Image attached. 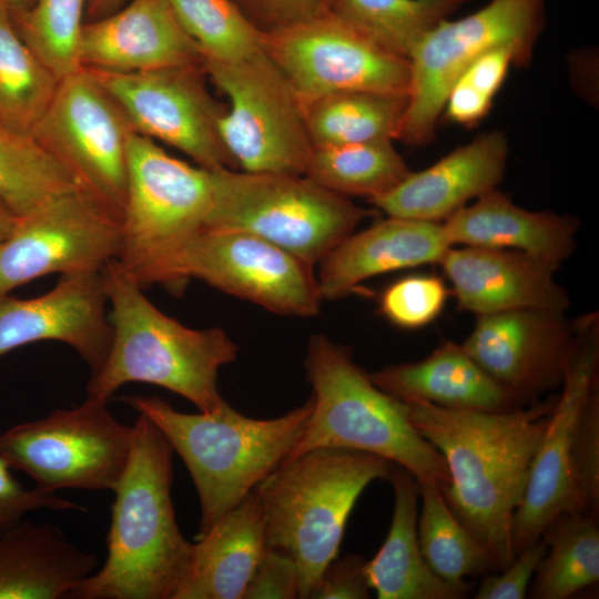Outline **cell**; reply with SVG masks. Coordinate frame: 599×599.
<instances>
[{"label": "cell", "mask_w": 599, "mask_h": 599, "mask_svg": "<svg viewBox=\"0 0 599 599\" xmlns=\"http://www.w3.org/2000/svg\"><path fill=\"white\" fill-rule=\"evenodd\" d=\"M556 399L507 412L400 400L413 427L445 459L450 483L441 493L447 505L489 551L497 571L515 558L512 518Z\"/></svg>", "instance_id": "cell-1"}, {"label": "cell", "mask_w": 599, "mask_h": 599, "mask_svg": "<svg viewBox=\"0 0 599 599\" xmlns=\"http://www.w3.org/2000/svg\"><path fill=\"white\" fill-rule=\"evenodd\" d=\"M125 468L113 488L108 555L70 593L73 599H174L192 546L176 522L171 498L173 448L139 414Z\"/></svg>", "instance_id": "cell-2"}, {"label": "cell", "mask_w": 599, "mask_h": 599, "mask_svg": "<svg viewBox=\"0 0 599 599\" xmlns=\"http://www.w3.org/2000/svg\"><path fill=\"white\" fill-rule=\"evenodd\" d=\"M111 307V344L87 395L106 402L124 384L146 383L175 393L202 413L226 402L217 387L221 367L235 361L237 345L219 327L195 329L161 312L118 260L102 270Z\"/></svg>", "instance_id": "cell-3"}, {"label": "cell", "mask_w": 599, "mask_h": 599, "mask_svg": "<svg viewBox=\"0 0 599 599\" xmlns=\"http://www.w3.org/2000/svg\"><path fill=\"white\" fill-rule=\"evenodd\" d=\"M122 400L150 418L184 461L201 507L196 537L288 458L313 408L311 397L283 416L254 419L227 403L216 413L186 414L159 396Z\"/></svg>", "instance_id": "cell-4"}, {"label": "cell", "mask_w": 599, "mask_h": 599, "mask_svg": "<svg viewBox=\"0 0 599 599\" xmlns=\"http://www.w3.org/2000/svg\"><path fill=\"white\" fill-rule=\"evenodd\" d=\"M395 464L374 454L316 448L284 461L255 488L266 548L296 564L300 598L308 599L337 557L348 516L365 488Z\"/></svg>", "instance_id": "cell-5"}, {"label": "cell", "mask_w": 599, "mask_h": 599, "mask_svg": "<svg viewBox=\"0 0 599 599\" xmlns=\"http://www.w3.org/2000/svg\"><path fill=\"white\" fill-rule=\"evenodd\" d=\"M304 365L313 408L286 460L316 448L352 449L378 455L441 491L449 485L440 453L413 427L402 402L356 365L348 347L314 335Z\"/></svg>", "instance_id": "cell-6"}, {"label": "cell", "mask_w": 599, "mask_h": 599, "mask_svg": "<svg viewBox=\"0 0 599 599\" xmlns=\"http://www.w3.org/2000/svg\"><path fill=\"white\" fill-rule=\"evenodd\" d=\"M126 171L118 261L145 288L160 284L176 253L207 230L213 176L212 170L179 160L136 132L129 140Z\"/></svg>", "instance_id": "cell-7"}, {"label": "cell", "mask_w": 599, "mask_h": 599, "mask_svg": "<svg viewBox=\"0 0 599 599\" xmlns=\"http://www.w3.org/2000/svg\"><path fill=\"white\" fill-rule=\"evenodd\" d=\"M207 230L255 234L313 266L374 212L306 175L212 170Z\"/></svg>", "instance_id": "cell-8"}, {"label": "cell", "mask_w": 599, "mask_h": 599, "mask_svg": "<svg viewBox=\"0 0 599 599\" xmlns=\"http://www.w3.org/2000/svg\"><path fill=\"white\" fill-rule=\"evenodd\" d=\"M546 0H491L458 20H443L427 32L408 57L407 108L398 134L405 143H427L435 133L448 91L476 59L512 48L527 64L545 24Z\"/></svg>", "instance_id": "cell-9"}, {"label": "cell", "mask_w": 599, "mask_h": 599, "mask_svg": "<svg viewBox=\"0 0 599 599\" xmlns=\"http://www.w3.org/2000/svg\"><path fill=\"white\" fill-rule=\"evenodd\" d=\"M229 99L219 132L236 167L305 175L313 145L302 103L265 50L234 62H204Z\"/></svg>", "instance_id": "cell-10"}, {"label": "cell", "mask_w": 599, "mask_h": 599, "mask_svg": "<svg viewBox=\"0 0 599 599\" xmlns=\"http://www.w3.org/2000/svg\"><path fill=\"white\" fill-rule=\"evenodd\" d=\"M106 404L87 395L75 408L14 425L0 435V456L45 491L113 490L130 455L133 428L118 422Z\"/></svg>", "instance_id": "cell-11"}, {"label": "cell", "mask_w": 599, "mask_h": 599, "mask_svg": "<svg viewBox=\"0 0 599 599\" xmlns=\"http://www.w3.org/2000/svg\"><path fill=\"white\" fill-rule=\"evenodd\" d=\"M190 278L281 315L315 316L323 301L313 266L244 231L199 233L171 260L160 284L181 290Z\"/></svg>", "instance_id": "cell-12"}, {"label": "cell", "mask_w": 599, "mask_h": 599, "mask_svg": "<svg viewBox=\"0 0 599 599\" xmlns=\"http://www.w3.org/2000/svg\"><path fill=\"white\" fill-rule=\"evenodd\" d=\"M133 132L118 102L81 68L59 80L30 135L121 219L126 197L128 144Z\"/></svg>", "instance_id": "cell-13"}, {"label": "cell", "mask_w": 599, "mask_h": 599, "mask_svg": "<svg viewBox=\"0 0 599 599\" xmlns=\"http://www.w3.org/2000/svg\"><path fill=\"white\" fill-rule=\"evenodd\" d=\"M263 44L301 103L341 91L408 94V58L329 10L264 34Z\"/></svg>", "instance_id": "cell-14"}, {"label": "cell", "mask_w": 599, "mask_h": 599, "mask_svg": "<svg viewBox=\"0 0 599 599\" xmlns=\"http://www.w3.org/2000/svg\"><path fill=\"white\" fill-rule=\"evenodd\" d=\"M121 219L84 189L18 217L0 244V295L38 277L100 272L121 250Z\"/></svg>", "instance_id": "cell-15"}, {"label": "cell", "mask_w": 599, "mask_h": 599, "mask_svg": "<svg viewBox=\"0 0 599 599\" xmlns=\"http://www.w3.org/2000/svg\"><path fill=\"white\" fill-rule=\"evenodd\" d=\"M87 70L118 102L134 132L180 150L207 170L236 167L219 132L227 106L207 91L204 65L142 72Z\"/></svg>", "instance_id": "cell-16"}, {"label": "cell", "mask_w": 599, "mask_h": 599, "mask_svg": "<svg viewBox=\"0 0 599 599\" xmlns=\"http://www.w3.org/2000/svg\"><path fill=\"white\" fill-rule=\"evenodd\" d=\"M595 326L593 317H587L579 325L561 392L531 461L525 494L511 524L515 556L538 541L556 517L575 511L572 427L580 407L598 387L599 352Z\"/></svg>", "instance_id": "cell-17"}, {"label": "cell", "mask_w": 599, "mask_h": 599, "mask_svg": "<svg viewBox=\"0 0 599 599\" xmlns=\"http://www.w3.org/2000/svg\"><path fill=\"white\" fill-rule=\"evenodd\" d=\"M562 312L520 308L478 315L461 344L468 355L524 404L560 386L572 357L579 323Z\"/></svg>", "instance_id": "cell-18"}, {"label": "cell", "mask_w": 599, "mask_h": 599, "mask_svg": "<svg viewBox=\"0 0 599 599\" xmlns=\"http://www.w3.org/2000/svg\"><path fill=\"white\" fill-rule=\"evenodd\" d=\"M102 271L61 275L49 292L32 298L0 295V356L40 341L71 346L97 373L111 344Z\"/></svg>", "instance_id": "cell-19"}, {"label": "cell", "mask_w": 599, "mask_h": 599, "mask_svg": "<svg viewBox=\"0 0 599 599\" xmlns=\"http://www.w3.org/2000/svg\"><path fill=\"white\" fill-rule=\"evenodd\" d=\"M79 61L82 68L110 72L204 65L199 45L166 0H130L84 23Z\"/></svg>", "instance_id": "cell-20"}, {"label": "cell", "mask_w": 599, "mask_h": 599, "mask_svg": "<svg viewBox=\"0 0 599 599\" xmlns=\"http://www.w3.org/2000/svg\"><path fill=\"white\" fill-rule=\"evenodd\" d=\"M438 264L459 307L478 315L520 308L564 312L569 306L555 280L558 266L519 251L450 246Z\"/></svg>", "instance_id": "cell-21"}, {"label": "cell", "mask_w": 599, "mask_h": 599, "mask_svg": "<svg viewBox=\"0 0 599 599\" xmlns=\"http://www.w3.org/2000/svg\"><path fill=\"white\" fill-rule=\"evenodd\" d=\"M507 158L505 134L487 132L432 166L410 171L393 190L370 202L388 216L440 223L468 200L496 189Z\"/></svg>", "instance_id": "cell-22"}, {"label": "cell", "mask_w": 599, "mask_h": 599, "mask_svg": "<svg viewBox=\"0 0 599 599\" xmlns=\"http://www.w3.org/2000/svg\"><path fill=\"white\" fill-rule=\"evenodd\" d=\"M450 246L439 222L388 216L351 234L319 262L321 297L335 301L353 293L370 277L438 264Z\"/></svg>", "instance_id": "cell-23"}, {"label": "cell", "mask_w": 599, "mask_h": 599, "mask_svg": "<svg viewBox=\"0 0 599 599\" xmlns=\"http://www.w3.org/2000/svg\"><path fill=\"white\" fill-rule=\"evenodd\" d=\"M99 567L51 524L21 520L0 532V599H60Z\"/></svg>", "instance_id": "cell-24"}, {"label": "cell", "mask_w": 599, "mask_h": 599, "mask_svg": "<svg viewBox=\"0 0 599 599\" xmlns=\"http://www.w3.org/2000/svg\"><path fill=\"white\" fill-rule=\"evenodd\" d=\"M392 397L423 400L458 410L507 412L525 404L486 373L455 343H445L426 358L388 365L368 374Z\"/></svg>", "instance_id": "cell-25"}, {"label": "cell", "mask_w": 599, "mask_h": 599, "mask_svg": "<svg viewBox=\"0 0 599 599\" xmlns=\"http://www.w3.org/2000/svg\"><path fill=\"white\" fill-rule=\"evenodd\" d=\"M441 224L451 246L515 250L558 267L572 253L578 230L575 219L525 210L496 189Z\"/></svg>", "instance_id": "cell-26"}, {"label": "cell", "mask_w": 599, "mask_h": 599, "mask_svg": "<svg viewBox=\"0 0 599 599\" xmlns=\"http://www.w3.org/2000/svg\"><path fill=\"white\" fill-rule=\"evenodd\" d=\"M265 550L264 519L253 490L196 537L174 599H243Z\"/></svg>", "instance_id": "cell-27"}, {"label": "cell", "mask_w": 599, "mask_h": 599, "mask_svg": "<svg viewBox=\"0 0 599 599\" xmlns=\"http://www.w3.org/2000/svg\"><path fill=\"white\" fill-rule=\"evenodd\" d=\"M394 489V510L388 534L377 554L366 561L370 589L378 599H460L469 582L450 583L435 575L425 561L417 536L416 479L395 465L388 478Z\"/></svg>", "instance_id": "cell-28"}, {"label": "cell", "mask_w": 599, "mask_h": 599, "mask_svg": "<svg viewBox=\"0 0 599 599\" xmlns=\"http://www.w3.org/2000/svg\"><path fill=\"white\" fill-rule=\"evenodd\" d=\"M313 148L398 138L407 95L341 91L302 103Z\"/></svg>", "instance_id": "cell-29"}, {"label": "cell", "mask_w": 599, "mask_h": 599, "mask_svg": "<svg viewBox=\"0 0 599 599\" xmlns=\"http://www.w3.org/2000/svg\"><path fill=\"white\" fill-rule=\"evenodd\" d=\"M541 538L547 551L531 580V598L567 599L598 582V512H564L549 522Z\"/></svg>", "instance_id": "cell-30"}, {"label": "cell", "mask_w": 599, "mask_h": 599, "mask_svg": "<svg viewBox=\"0 0 599 599\" xmlns=\"http://www.w3.org/2000/svg\"><path fill=\"white\" fill-rule=\"evenodd\" d=\"M392 141L313 148L305 175L332 192L364 196L370 202L410 173Z\"/></svg>", "instance_id": "cell-31"}, {"label": "cell", "mask_w": 599, "mask_h": 599, "mask_svg": "<svg viewBox=\"0 0 599 599\" xmlns=\"http://www.w3.org/2000/svg\"><path fill=\"white\" fill-rule=\"evenodd\" d=\"M417 483L422 499L417 536L432 571L450 583L497 571L489 551L460 522L447 505L441 489L429 481Z\"/></svg>", "instance_id": "cell-32"}, {"label": "cell", "mask_w": 599, "mask_h": 599, "mask_svg": "<svg viewBox=\"0 0 599 599\" xmlns=\"http://www.w3.org/2000/svg\"><path fill=\"white\" fill-rule=\"evenodd\" d=\"M77 189L83 187L30 134L0 124V200L17 217Z\"/></svg>", "instance_id": "cell-33"}, {"label": "cell", "mask_w": 599, "mask_h": 599, "mask_svg": "<svg viewBox=\"0 0 599 599\" xmlns=\"http://www.w3.org/2000/svg\"><path fill=\"white\" fill-rule=\"evenodd\" d=\"M59 83L18 33L11 13L0 8V124L30 134Z\"/></svg>", "instance_id": "cell-34"}, {"label": "cell", "mask_w": 599, "mask_h": 599, "mask_svg": "<svg viewBox=\"0 0 599 599\" xmlns=\"http://www.w3.org/2000/svg\"><path fill=\"white\" fill-rule=\"evenodd\" d=\"M470 0H328V10L408 58L423 37Z\"/></svg>", "instance_id": "cell-35"}, {"label": "cell", "mask_w": 599, "mask_h": 599, "mask_svg": "<svg viewBox=\"0 0 599 599\" xmlns=\"http://www.w3.org/2000/svg\"><path fill=\"white\" fill-rule=\"evenodd\" d=\"M204 62H234L264 50V33L232 0H166Z\"/></svg>", "instance_id": "cell-36"}, {"label": "cell", "mask_w": 599, "mask_h": 599, "mask_svg": "<svg viewBox=\"0 0 599 599\" xmlns=\"http://www.w3.org/2000/svg\"><path fill=\"white\" fill-rule=\"evenodd\" d=\"M84 13L85 0H35L11 16L21 39L61 80L82 68L79 42Z\"/></svg>", "instance_id": "cell-37"}, {"label": "cell", "mask_w": 599, "mask_h": 599, "mask_svg": "<svg viewBox=\"0 0 599 599\" xmlns=\"http://www.w3.org/2000/svg\"><path fill=\"white\" fill-rule=\"evenodd\" d=\"M447 288L433 275H410L389 284L379 298V312L392 324L417 329L433 322L447 301Z\"/></svg>", "instance_id": "cell-38"}, {"label": "cell", "mask_w": 599, "mask_h": 599, "mask_svg": "<svg viewBox=\"0 0 599 599\" xmlns=\"http://www.w3.org/2000/svg\"><path fill=\"white\" fill-rule=\"evenodd\" d=\"M572 487L575 511L599 508L598 387L580 407L572 427Z\"/></svg>", "instance_id": "cell-39"}, {"label": "cell", "mask_w": 599, "mask_h": 599, "mask_svg": "<svg viewBox=\"0 0 599 599\" xmlns=\"http://www.w3.org/2000/svg\"><path fill=\"white\" fill-rule=\"evenodd\" d=\"M38 509L87 510L55 493L37 487L26 488L12 476L11 467L0 456V532L23 520L28 512Z\"/></svg>", "instance_id": "cell-40"}, {"label": "cell", "mask_w": 599, "mask_h": 599, "mask_svg": "<svg viewBox=\"0 0 599 599\" xmlns=\"http://www.w3.org/2000/svg\"><path fill=\"white\" fill-rule=\"evenodd\" d=\"M547 551V545L540 538L535 544L518 552L504 569L487 572L481 579L475 599H524L531 580Z\"/></svg>", "instance_id": "cell-41"}, {"label": "cell", "mask_w": 599, "mask_h": 599, "mask_svg": "<svg viewBox=\"0 0 599 599\" xmlns=\"http://www.w3.org/2000/svg\"><path fill=\"white\" fill-rule=\"evenodd\" d=\"M262 33L294 26L328 10V0H232Z\"/></svg>", "instance_id": "cell-42"}, {"label": "cell", "mask_w": 599, "mask_h": 599, "mask_svg": "<svg viewBox=\"0 0 599 599\" xmlns=\"http://www.w3.org/2000/svg\"><path fill=\"white\" fill-rule=\"evenodd\" d=\"M300 598L298 570L286 554L266 548L243 599Z\"/></svg>", "instance_id": "cell-43"}, {"label": "cell", "mask_w": 599, "mask_h": 599, "mask_svg": "<svg viewBox=\"0 0 599 599\" xmlns=\"http://www.w3.org/2000/svg\"><path fill=\"white\" fill-rule=\"evenodd\" d=\"M366 561L359 555L332 560L313 588L309 599H367L370 586Z\"/></svg>", "instance_id": "cell-44"}, {"label": "cell", "mask_w": 599, "mask_h": 599, "mask_svg": "<svg viewBox=\"0 0 599 599\" xmlns=\"http://www.w3.org/2000/svg\"><path fill=\"white\" fill-rule=\"evenodd\" d=\"M511 64L520 65L517 52L510 47L496 48L476 59L458 79L493 100Z\"/></svg>", "instance_id": "cell-45"}, {"label": "cell", "mask_w": 599, "mask_h": 599, "mask_svg": "<svg viewBox=\"0 0 599 599\" xmlns=\"http://www.w3.org/2000/svg\"><path fill=\"white\" fill-rule=\"evenodd\" d=\"M491 102V99L457 79L448 91L441 113L453 123L470 126L487 115Z\"/></svg>", "instance_id": "cell-46"}, {"label": "cell", "mask_w": 599, "mask_h": 599, "mask_svg": "<svg viewBox=\"0 0 599 599\" xmlns=\"http://www.w3.org/2000/svg\"><path fill=\"white\" fill-rule=\"evenodd\" d=\"M128 0H85V14L90 21L119 10Z\"/></svg>", "instance_id": "cell-47"}, {"label": "cell", "mask_w": 599, "mask_h": 599, "mask_svg": "<svg viewBox=\"0 0 599 599\" xmlns=\"http://www.w3.org/2000/svg\"><path fill=\"white\" fill-rule=\"evenodd\" d=\"M17 216L0 200V244L10 235L17 223Z\"/></svg>", "instance_id": "cell-48"}, {"label": "cell", "mask_w": 599, "mask_h": 599, "mask_svg": "<svg viewBox=\"0 0 599 599\" xmlns=\"http://www.w3.org/2000/svg\"><path fill=\"white\" fill-rule=\"evenodd\" d=\"M35 0H0V8L16 14L29 9Z\"/></svg>", "instance_id": "cell-49"}]
</instances>
